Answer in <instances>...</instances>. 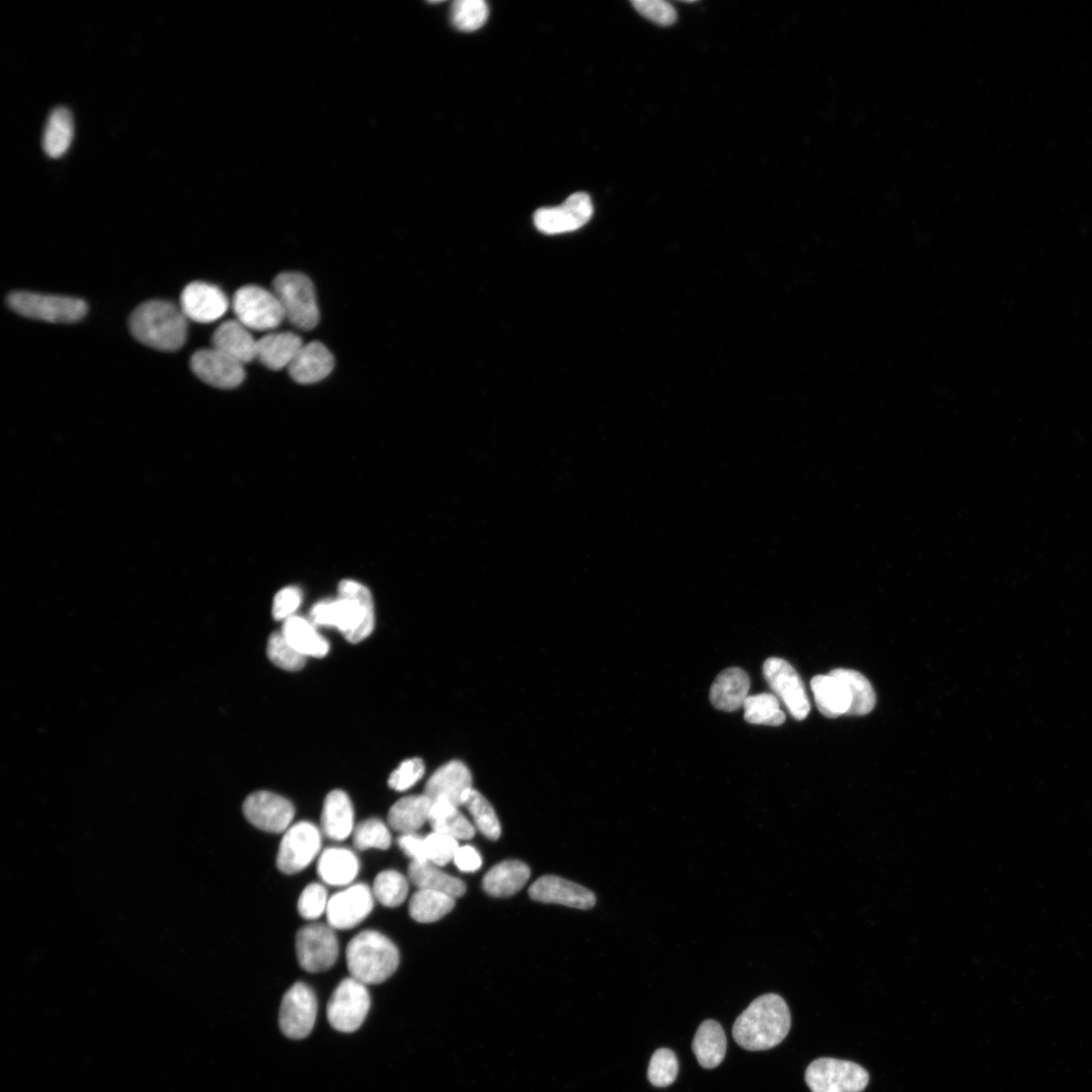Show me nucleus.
<instances>
[{
	"mask_svg": "<svg viewBox=\"0 0 1092 1092\" xmlns=\"http://www.w3.org/2000/svg\"><path fill=\"white\" fill-rule=\"evenodd\" d=\"M314 626L335 628L351 643L368 638L375 629V607L367 587L344 580L338 598L317 603L311 611Z\"/></svg>",
	"mask_w": 1092,
	"mask_h": 1092,
	"instance_id": "f257e3e1",
	"label": "nucleus"
},
{
	"mask_svg": "<svg viewBox=\"0 0 1092 1092\" xmlns=\"http://www.w3.org/2000/svg\"><path fill=\"white\" fill-rule=\"evenodd\" d=\"M792 1027V1014L786 1001L770 994L756 999L737 1018L735 1041L749 1051H765L778 1046Z\"/></svg>",
	"mask_w": 1092,
	"mask_h": 1092,
	"instance_id": "f03ea898",
	"label": "nucleus"
},
{
	"mask_svg": "<svg viewBox=\"0 0 1092 1092\" xmlns=\"http://www.w3.org/2000/svg\"><path fill=\"white\" fill-rule=\"evenodd\" d=\"M187 317L172 302L149 300L131 315L130 330L142 344L161 351H176L188 336Z\"/></svg>",
	"mask_w": 1092,
	"mask_h": 1092,
	"instance_id": "7ed1b4c3",
	"label": "nucleus"
},
{
	"mask_svg": "<svg viewBox=\"0 0 1092 1092\" xmlns=\"http://www.w3.org/2000/svg\"><path fill=\"white\" fill-rule=\"evenodd\" d=\"M346 961L351 978L366 986H376L387 982L396 973L400 954L388 937L368 930L350 941Z\"/></svg>",
	"mask_w": 1092,
	"mask_h": 1092,
	"instance_id": "20e7f679",
	"label": "nucleus"
},
{
	"mask_svg": "<svg viewBox=\"0 0 1092 1092\" xmlns=\"http://www.w3.org/2000/svg\"><path fill=\"white\" fill-rule=\"evenodd\" d=\"M273 292L282 307L284 317L300 330H312L320 321L315 286L312 280L300 273L287 272L278 274L273 281Z\"/></svg>",
	"mask_w": 1092,
	"mask_h": 1092,
	"instance_id": "39448f33",
	"label": "nucleus"
},
{
	"mask_svg": "<svg viewBox=\"0 0 1092 1092\" xmlns=\"http://www.w3.org/2000/svg\"><path fill=\"white\" fill-rule=\"evenodd\" d=\"M8 303L23 317L51 323H76L88 314L87 302L70 296L15 291L9 295Z\"/></svg>",
	"mask_w": 1092,
	"mask_h": 1092,
	"instance_id": "423d86ee",
	"label": "nucleus"
},
{
	"mask_svg": "<svg viewBox=\"0 0 1092 1092\" xmlns=\"http://www.w3.org/2000/svg\"><path fill=\"white\" fill-rule=\"evenodd\" d=\"M232 305L237 321L253 330L275 329L285 318L274 292L259 285L239 288L234 294Z\"/></svg>",
	"mask_w": 1092,
	"mask_h": 1092,
	"instance_id": "0eeeda50",
	"label": "nucleus"
},
{
	"mask_svg": "<svg viewBox=\"0 0 1092 1092\" xmlns=\"http://www.w3.org/2000/svg\"><path fill=\"white\" fill-rule=\"evenodd\" d=\"M371 1008V996L366 985L345 979L335 989L327 1005V1017L336 1030L341 1033H353L357 1030Z\"/></svg>",
	"mask_w": 1092,
	"mask_h": 1092,
	"instance_id": "6e6552de",
	"label": "nucleus"
},
{
	"mask_svg": "<svg viewBox=\"0 0 1092 1092\" xmlns=\"http://www.w3.org/2000/svg\"><path fill=\"white\" fill-rule=\"evenodd\" d=\"M806 1080L813 1092H862L869 1074L854 1062L820 1058L809 1066Z\"/></svg>",
	"mask_w": 1092,
	"mask_h": 1092,
	"instance_id": "1a4fd4ad",
	"label": "nucleus"
},
{
	"mask_svg": "<svg viewBox=\"0 0 1092 1092\" xmlns=\"http://www.w3.org/2000/svg\"><path fill=\"white\" fill-rule=\"evenodd\" d=\"M321 845V831L315 824L300 821L289 826L278 847L277 868L286 875L305 870L319 855Z\"/></svg>",
	"mask_w": 1092,
	"mask_h": 1092,
	"instance_id": "9d476101",
	"label": "nucleus"
},
{
	"mask_svg": "<svg viewBox=\"0 0 1092 1092\" xmlns=\"http://www.w3.org/2000/svg\"><path fill=\"white\" fill-rule=\"evenodd\" d=\"M333 930L329 925L311 924L297 932L296 957L307 973H324L336 963L339 944Z\"/></svg>",
	"mask_w": 1092,
	"mask_h": 1092,
	"instance_id": "9b49d317",
	"label": "nucleus"
},
{
	"mask_svg": "<svg viewBox=\"0 0 1092 1092\" xmlns=\"http://www.w3.org/2000/svg\"><path fill=\"white\" fill-rule=\"evenodd\" d=\"M317 1011L318 1001L314 991L302 983L293 985L284 995L279 1009V1026L283 1035L292 1040H302L310 1036Z\"/></svg>",
	"mask_w": 1092,
	"mask_h": 1092,
	"instance_id": "f8f14e48",
	"label": "nucleus"
},
{
	"mask_svg": "<svg viewBox=\"0 0 1092 1092\" xmlns=\"http://www.w3.org/2000/svg\"><path fill=\"white\" fill-rule=\"evenodd\" d=\"M763 673L775 696L789 713L798 720L806 719L811 712V702L795 667L783 658L770 657L764 663Z\"/></svg>",
	"mask_w": 1092,
	"mask_h": 1092,
	"instance_id": "ddd939ff",
	"label": "nucleus"
},
{
	"mask_svg": "<svg viewBox=\"0 0 1092 1092\" xmlns=\"http://www.w3.org/2000/svg\"><path fill=\"white\" fill-rule=\"evenodd\" d=\"M375 899L373 890L366 884L348 886L329 899L328 925L341 931L355 928L371 915Z\"/></svg>",
	"mask_w": 1092,
	"mask_h": 1092,
	"instance_id": "4468645a",
	"label": "nucleus"
},
{
	"mask_svg": "<svg viewBox=\"0 0 1092 1092\" xmlns=\"http://www.w3.org/2000/svg\"><path fill=\"white\" fill-rule=\"evenodd\" d=\"M594 213L591 198L577 193L560 207L542 208L534 214L535 227L544 234L556 235L576 231L584 227Z\"/></svg>",
	"mask_w": 1092,
	"mask_h": 1092,
	"instance_id": "2eb2a0df",
	"label": "nucleus"
},
{
	"mask_svg": "<svg viewBox=\"0 0 1092 1092\" xmlns=\"http://www.w3.org/2000/svg\"><path fill=\"white\" fill-rule=\"evenodd\" d=\"M191 368L201 381L218 389H235L246 380L245 366L214 347L197 351Z\"/></svg>",
	"mask_w": 1092,
	"mask_h": 1092,
	"instance_id": "dca6fc26",
	"label": "nucleus"
},
{
	"mask_svg": "<svg viewBox=\"0 0 1092 1092\" xmlns=\"http://www.w3.org/2000/svg\"><path fill=\"white\" fill-rule=\"evenodd\" d=\"M243 814L256 827L273 833L286 831L295 810L286 799L268 792L250 796L243 805Z\"/></svg>",
	"mask_w": 1092,
	"mask_h": 1092,
	"instance_id": "f3484780",
	"label": "nucleus"
},
{
	"mask_svg": "<svg viewBox=\"0 0 1092 1092\" xmlns=\"http://www.w3.org/2000/svg\"><path fill=\"white\" fill-rule=\"evenodd\" d=\"M180 306L188 319L208 324L222 318L229 308V299L217 285L203 281L190 283L181 293Z\"/></svg>",
	"mask_w": 1092,
	"mask_h": 1092,
	"instance_id": "a211bd4d",
	"label": "nucleus"
},
{
	"mask_svg": "<svg viewBox=\"0 0 1092 1092\" xmlns=\"http://www.w3.org/2000/svg\"><path fill=\"white\" fill-rule=\"evenodd\" d=\"M472 789L468 768L459 761H452L432 776L425 787L424 795L433 804L443 802L460 808Z\"/></svg>",
	"mask_w": 1092,
	"mask_h": 1092,
	"instance_id": "6ab92c4d",
	"label": "nucleus"
},
{
	"mask_svg": "<svg viewBox=\"0 0 1092 1092\" xmlns=\"http://www.w3.org/2000/svg\"><path fill=\"white\" fill-rule=\"evenodd\" d=\"M533 900L557 903L565 906L590 909L596 904V896L589 889L558 876H543L529 888Z\"/></svg>",
	"mask_w": 1092,
	"mask_h": 1092,
	"instance_id": "aec40b11",
	"label": "nucleus"
},
{
	"mask_svg": "<svg viewBox=\"0 0 1092 1092\" xmlns=\"http://www.w3.org/2000/svg\"><path fill=\"white\" fill-rule=\"evenodd\" d=\"M335 367L331 351L321 342L303 344L287 371L290 378L301 385H312L325 380Z\"/></svg>",
	"mask_w": 1092,
	"mask_h": 1092,
	"instance_id": "412c9836",
	"label": "nucleus"
},
{
	"mask_svg": "<svg viewBox=\"0 0 1092 1092\" xmlns=\"http://www.w3.org/2000/svg\"><path fill=\"white\" fill-rule=\"evenodd\" d=\"M750 687L749 675L740 667H730L716 677L710 689V701L718 710L734 712L744 706Z\"/></svg>",
	"mask_w": 1092,
	"mask_h": 1092,
	"instance_id": "4be33fe9",
	"label": "nucleus"
},
{
	"mask_svg": "<svg viewBox=\"0 0 1092 1092\" xmlns=\"http://www.w3.org/2000/svg\"><path fill=\"white\" fill-rule=\"evenodd\" d=\"M212 343L214 348L243 366L258 358V340L239 321L231 320L220 325L213 335Z\"/></svg>",
	"mask_w": 1092,
	"mask_h": 1092,
	"instance_id": "5701e85b",
	"label": "nucleus"
},
{
	"mask_svg": "<svg viewBox=\"0 0 1092 1092\" xmlns=\"http://www.w3.org/2000/svg\"><path fill=\"white\" fill-rule=\"evenodd\" d=\"M303 346L301 338L291 332L271 333L258 340V358L272 371L288 368Z\"/></svg>",
	"mask_w": 1092,
	"mask_h": 1092,
	"instance_id": "b1692460",
	"label": "nucleus"
},
{
	"mask_svg": "<svg viewBox=\"0 0 1092 1092\" xmlns=\"http://www.w3.org/2000/svg\"><path fill=\"white\" fill-rule=\"evenodd\" d=\"M322 830L334 840H344L354 830V810L349 797L341 792L330 793L324 803Z\"/></svg>",
	"mask_w": 1092,
	"mask_h": 1092,
	"instance_id": "393cba45",
	"label": "nucleus"
},
{
	"mask_svg": "<svg viewBox=\"0 0 1092 1092\" xmlns=\"http://www.w3.org/2000/svg\"><path fill=\"white\" fill-rule=\"evenodd\" d=\"M360 864L356 855L344 847H328L320 855L318 874L332 886L350 885L357 877Z\"/></svg>",
	"mask_w": 1092,
	"mask_h": 1092,
	"instance_id": "a878e982",
	"label": "nucleus"
},
{
	"mask_svg": "<svg viewBox=\"0 0 1092 1092\" xmlns=\"http://www.w3.org/2000/svg\"><path fill=\"white\" fill-rule=\"evenodd\" d=\"M812 690L819 710L827 718L847 715L851 700L841 679L829 673L812 680Z\"/></svg>",
	"mask_w": 1092,
	"mask_h": 1092,
	"instance_id": "bb28decb",
	"label": "nucleus"
},
{
	"mask_svg": "<svg viewBox=\"0 0 1092 1092\" xmlns=\"http://www.w3.org/2000/svg\"><path fill=\"white\" fill-rule=\"evenodd\" d=\"M433 803L423 796L407 797L397 802L389 812V823L391 827L402 833H417L427 822H430Z\"/></svg>",
	"mask_w": 1092,
	"mask_h": 1092,
	"instance_id": "cd10ccee",
	"label": "nucleus"
},
{
	"mask_svg": "<svg viewBox=\"0 0 1092 1092\" xmlns=\"http://www.w3.org/2000/svg\"><path fill=\"white\" fill-rule=\"evenodd\" d=\"M530 878L529 867L520 861H504L494 866L482 880L485 892L507 897L520 891Z\"/></svg>",
	"mask_w": 1092,
	"mask_h": 1092,
	"instance_id": "c85d7f7f",
	"label": "nucleus"
},
{
	"mask_svg": "<svg viewBox=\"0 0 1092 1092\" xmlns=\"http://www.w3.org/2000/svg\"><path fill=\"white\" fill-rule=\"evenodd\" d=\"M692 1047L703 1068L712 1069L719 1066L727 1050L726 1036L720 1023L713 1019L703 1021L697 1030Z\"/></svg>",
	"mask_w": 1092,
	"mask_h": 1092,
	"instance_id": "c756f323",
	"label": "nucleus"
},
{
	"mask_svg": "<svg viewBox=\"0 0 1092 1092\" xmlns=\"http://www.w3.org/2000/svg\"><path fill=\"white\" fill-rule=\"evenodd\" d=\"M408 877L418 889L438 891L454 898L461 897L466 891V886L460 879L445 873L432 862L412 861Z\"/></svg>",
	"mask_w": 1092,
	"mask_h": 1092,
	"instance_id": "7c9ffc66",
	"label": "nucleus"
},
{
	"mask_svg": "<svg viewBox=\"0 0 1092 1092\" xmlns=\"http://www.w3.org/2000/svg\"><path fill=\"white\" fill-rule=\"evenodd\" d=\"M281 634L291 646L306 657H324L329 652V642L305 619L291 617L286 620Z\"/></svg>",
	"mask_w": 1092,
	"mask_h": 1092,
	"instance_id": "2f4dec72",
	"label": "nucleus"
},
{
	"mask_svg": "<svg viewBox=\"0 0 1092 1092\" xmlns=\"http://www.w3.org/2000/svg\"><path fill=\"white\" fill-rule=\"evenodd\" d=\"M74 135L75 125L71 110L65 106L55 108L48 118L44 132L45 153L53 159L63 157L69 151Z\"/></svg>",
	"mask_w": 1092,
	"mask_h": 1092,
	"instance_id": "473e14b6",
	"label": "nucleus"
},
{
	"mask_svg": "<svg viewBox=\"0 0 1092 1092\" xmlns=\"http://www.w3.org/2000/svg\"><path fill=\"white\" fill-rule=\"evenodd\" d=\"M455 899L442 892L418 889L410 900L409 914L418 923H435L452 912Z\"/></svg>",
	"mask_w": 1092,
	"mask_h": 1092,
	"instance_id": "72a5a7b5",
	"label": "nucleus"
},
{
	"mask_svg": "<svg viewBox=\"0 0 1092 1092\" xmlns=\"http://www.w3.org/2000/svg\"><path fill=\"white\" fill-rule=\"evenodd\" d=\"M458 809L443 802L433 804L430 823L434 831L449 835L456 840L472 838L475 828Z\"/></svg>",
	"mask_w": 1092,
	"mask_h": 1092,
	"instance_id": "f704fd0d",
	"label": "nucleus"
},
{
	"mask_svg": "<svg viewBox=\"0 0 1092 1092\" xmlns=\"http://www.w3.org/2000/svg\"><path fill=\"white\" fill-rule=\"evenodd\" d=\"M830 673L841 679L848 690L851 707L847 715L864 716L875 708V691L869 680L861 673L848 669H835Z\"/></svg>",
	"mask_w": 1092,
	"mask_h": 1092,
	"instance_id": "c9c22d12",
	"label": "nucleus"
},
{
	"mask_svg": "<svg viewBox=\"0 0 1092 1092\" xmlns=\"http://www.w3.org/2000/svg\"><path fill=\"white\" fill-rule=\"evenodd\" d=\"M463 807L472 817L475 827L485 837L491 840H497L500 837L501 824L498 816L491 804L478 792L472 789L465 799Z\"/></svg>",
	"mask_w": 1092,
	"mask_h": 1092,
	"instance_id": "e433bc0d",
	"label": "nucleus"
},
{
	"mask_svg": "<svg viewBox=\"0 0 1092 1092\" xmlns=\"http://www.w3.org/2000/svg\"><path fill=\"white\" fill-rule=\"evenodd\" d=\"M744 708L745 719L752 724L780 726L786 719L780 707V700L773 694L749 696L744 703Z\"/></svg>",
	"mask_w": 1092,
	"mask_h": 1092,
	"instance_id": "4c0bfd02",
	"label": "nucleus"
},
{
	"mask_svg": "<svg viewBox=\"0 0 1092 1092\" xmlns=\"http://www.w3.org/2000/svg\"><path fill=\"white\" fill-rule=\"evenodd\" d=\"M489 18V7L483 0H456L452 6L451 21L461 32L480 29Z\"/></svg>",
	"mask_w": 1092,
	"mask_h": 1092,
	"instance_id": "58836bf2",
	"label": "nucleus"
},
{
	"mask_svg": "<svg viewBox=\"0 0 1092 1092\" xmlns=\"http://www.w3.org/2000/svg\"><path fill=\"white\" fill-rule=\"evenodd\" d=\"M409 883L400 872L387 870L381 872L373 887L375 898L386 907H398L407 898Z\"/></svg>",
	"mask_w": 1092,
	"mask_h": 1092,
	"instance_id": "ea45409f",
	"label": "nucleus"
},
{
	"mask_svg": "<svg viewBox=\"0 0 1092 1092\" xmlns=\"http://www.w3.org/2000/svg\"><path fill=\"white\" fill-rule=\"evenodd\" d=\"M353 844L361 851L369 848L387 849L392 843V834L386 823L378 819H370L358 823L353 830Z\"/></svg>",
	"mask_w": 1092,
	"mask_h": 1092,
	"instance_id": "a19ab883",
	"label": "nucleus"
},
{
	"mask_svg": "<svg viewBox=\"0 0 1092 1092\" xmlns=\"http://www.w3.org/2000/svg\"><path fill=\"white\" fill-rule=\"evenodd\" d=\"M270 659L285 671H299L306 664V656L299 653L281 633H273L268 643Z\"/></svg>",
	"mask_w": 1092,
	"mask_h": 1092,
	"instance_id": "79ce46f5",
	"label": "nucleus"
},
{
	"mask_svg": "<svg viewBox=\"0 0 1092 1092\" xmlns=\"http://www.w3.org/2000/svg\"><path fill=\"white\" fill-rule=\"evenodd\" d=\"M679 1063L676 1054L670 1049L656 1050L649 1062L647 1076L655 1087L669 1086L676 1080Z\"/></svg>",
	"mask_w": 1092,
	"mask_h": 1092,
	"instance_id": "37998d69",
	"label": "nucleus"
},
{
	"mask_svg": "<svg viewBox=\"0 0 1092 1092\" xmlns=\"http://www.w3.org/2000/svg\"><path fill=\"white\" fill-rule=\"evenodd\" d=\"M329 899L323 885L318 883L308 885L298 898L297 909L300 917L309 921L319 919L326 914Z\"/></svg>",
	"mask_w": 1092,
	"mask_h": 1092,
	"instance_id": "c03bdc74",
	"label": "nucleus"
},
{
	"mask_svg": "<svg viewBox=\"0 0 1092 1092\" xmlns=\"http://www.w3.org/2000/svg\"><path fill=\"white\" fill-rule=\"evenodd\" d=\"M425 847H427L429 862L439 867L447 866L454 861L459 848L458 840L436 831L425 836Z\"/></svg>",
	"mask_w": 1092,
	"mask_h": 1092,
	"instance_id": "a18cd8bd",
	"label": "nucleus"
},
{
	"mask_svg": "<svg viewBox=\"0 0 1092 1092\" xmlns=\"http://www.w3.org/2000/svg\"><path fill=\"white\" fill-rule=\"evenodd\" d=\"M633 5L641 16L659 26H671L677 21L674 7L662 0H636Z\"/></svg>",
	"mask_w": 1092,
	"mask_h": 1092,
	"instance_id": "49530a36",
	"label": "nucleus"
},
{
	"mask_svg": "<svg viewBox=\"0 0 1092 1092\" xmlns=\"http://www.w3.org/2000/svg\"><path fill=\"white\" fill-rule=\"evenodd\" d=\"M424 774L425 766L423 761L420 759H410L404 761L398 769L392 773L389 785L396 792H407L422 779Z\"/></svg>",
	"mask_w": 1092,
	"mask_h": 1092,
	"instance_id": "de8ad7c7",
	"label": "nucleus"
},
{
	"mask_svg": "<svg viewBox=\"0 0 1092 1092\" xmlns=\"http://www.w3.org/2000/svg\"><path fill=\"white\" fill-rule=\"evenodd\" d=\"M302 600L301 591L296 587H286L274 597L273 617L275 621H286L293 617Z\"/></svg>",
	"mask_w": 1092,
	"mask_h": 1092,
	"instance_id": "09e8293b",
	"label": "nucleus"
},
{
	"mask_svg": "<svg viewBox=\"0 0 1092 1092\" xmlns=\"http://www.w3.org/2000/svg\"><path fill=\"white\" fill-rule=\"evenodd\" d=\"M398 843L405 855L413 862H429L425 837L417 833L402 834L398 838Z\"/></svg>",
	"mask_w": 1092,
	"mask_h": 1092,
	"instance_id": "8fccbe9b",
	"label": "nucleus"
},
{
	"mask_svg": "<svg viewBox=\"0 0 1092 1092\" xmlns=\"http://www.w3.org/2000/svg\"><path fill=\"white\" fill-rule=\"evenodd\" d=\"M458 870L465 873H473L480 869L482 860L479 853L471 845H463L457 849L454 859Z\"/></svg>",
	"mask_w": 1092,
	"mask_h": 1092,
	"instance_id": "3c124183",
	"label": "nucleus"
}]
</instances>
